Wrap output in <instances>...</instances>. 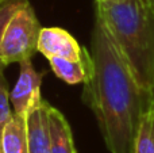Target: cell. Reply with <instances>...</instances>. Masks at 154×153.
<instances>
[{
	"label": "cell",
	"instance_id": "cell-1",
	"mask_svg": "<svg viewBox=\"0 0 154 153\" xmlns=\"http://www.w3.org/2000/svg\"><path fill=\"white\" fill-rule=\"evenodd\" d=\"M89 53L92 69L82 99L95 114L109 153H134L141 121L153 107L152 94L139 86L97 14Z\"/></svg>",
	"mask_w": 154,
	"mask_h": 153
},
{
	"label": "cell",
	"instance_id": "cell-2",
	"mask_svg": "<svg viewBox=\"0 0 154 153\" xmlns=\"http://www.w3.org/2000/svg\"><path fill=\"white\" fill-rule=\"evenodd\" d=\"M103 19L139 86L154 92V8L142 0H96Z\"/></svg>",
	"mask_w": 154,
	"mask_h": 153
},
{
	"label": "cell",
	"instance_id": "cell-3",
	"mask_svg": "<svg viewBox=\"0 0 154 153\" xmlns=\"http://www.w3.org/2000/svg\"><path fill=\"white\" fill-rule=\"evenodd\" d=\"M39 20L30 2L20 7L5 27L0 45V60L7 67L14 62L31 60L38 52V38L41 33Z\"/></svg>",
	"mask_w": 154,
	"mask_h": 153
},
{
	"label": "cell",
	"instance_id": "cell-4",
	"mask_svg": "<svg viewBox=\"0 0 154 153\" xmlns=\"http://www.w3.org/2000/svg\"><path fill=\"white\" fill-rule=\"evenodd\" d=\"M20 72L15 87L10 92V100L15 114L26 115L27 111L42 100L41 84L42 75L35 70L31 60L19 62Z\"/></svg>",
	"mask_w": 154,
	"mask_h": 153
},
{
	"label": "cell",
	"instance_id": "cell-5",
	"mask_svg": "<svg viewBox=\"0 0 154 153\" xmlns=\"http://www.w3.org/2000/svg\"><path fill=\"white\" fill-rule=\"evenodd\" d=\"M38 52L46 58L82 60L89 54L87 49L81 48L76 38L61 27H42L38 38Z\"/></svg>",
	"mask_w": 154,
	"mask_h": 153
},
{
	"label": "cell",
	"instance_id": "cell-6",
	"mask_svg": "<svg viewBox=\"0 0 154 153\" xmlns=\"http://www.w3.org/2000/svg\"><path fill=\"white\" fill-rule=\"evenodd\" d=\"M49 106L42 99L26 114L29 153H50Z\"/></svg>",
	"mask_w": 154,
	"mask_h": 153
},
{
	"label": "cell",
	"instance_id": "cell-7",
	"mask_svg": "<svg viewBox=\"0 0 154 153\" xmlns=\"http://www.w3.org/2000/svg\"><path fill=\"white\" fill-rule=\"evenodd\" d=\"M49 127H50V153H77L73 141L72 129L60 110L49 106Z\"/></svg>",
	"mask_w": 154,
	"mask_h": 153
},
{
	"label": "cell",
	"instance_id": "cell-8",
	"mask_svg": "<svg viewBox=\"0 0 154 153\" xmlns=\"http://www.w3.org/2000/svg\"><path fill=\"white\" fill-rule=\"evenodd\" d=\"M51 70L58 79L68 84H79L85 83L91 75L92 69V60L91 53L82 60H68L53 57L49 58Z\"/></svg>",
	"mask_w": 154,
	"mask_h": 153
},
{
	"label": "cell",
	"instance_id": "cell-9",
	"mask_svg": "<svg viewBox=\"0 0 154 153\" xmlns=\"http://www.w3.org/2000/svg\"><path fill=\"white\" fill-rule=\"evenodd\" d=\"M2 153H29L26 115L14 113L2 134Z\"/></svg>",
	"mask_w": 154,
	"mask_h": 153
},
{
	"label": "cell",
	"instance_id": "cell-10",
	"mask_svg": "<svg viewBox=\"0 0 154 153\" xmlns=\"http://www.w3.org/2000/svg\"><path fill=\"white\" fill-rule=\"evenodd\" d=\"M134 153H154V107L145 113L141 121Z\"/></svg>",
	"mask_w": 154,
	"mask_h": 153
},
{
	"label": "cell",
	"instance_id": "cell-11",
	"mask_svg": "<svg viewBox=\"0 0 154 153\" xmlns=\"http://www.w3.org/2000/svg\"><path fill=\"white\" fill-rule=\"evenodd\" d=\"M10 100V91H8L7 80L4 79L3 72H0V146H2V134L5 125L10 122L14 115V110L11 107ZM2 153V149H0Z\"/></svg>",
	"mask_w": 154,
	"mask_h": 153
},
{
	"label": "cell",
	"instance_id": "cell-12",
	"mask_svg": "<svg viewBox=\"0 0 154 153\" xmlns=\"http://www.w3.org/2000/svg\"><path fill=\"white\" fill-rule=\"evenodd\" d=\"M29 0H0V45H2L3 35H4L5 27H7L10 19ZM4 68H5V65L0 60V72H3Z\"/></svg>",
	"mask_w": 154,
	"mask_h": 153
},
{
	"label": "cell",
	"instance_id": "cell-13",
	"mask_svg": "<svg viewBox=\"0 0 154 153\" xmlns=\"http://www.w3.org/2000/svg\"><path fill=\"white\" fill-rule=\"evenodd\" d=\"M142 2H145L146 4H152L153 5V0H142Z\"/></svg>",
	"mask_w": 154,
	"mask_h": 153
},
{
	"label": "cell",
	"instance_id": "cell-14",
	"mask_svg": "<svg viewBox=\"0 0 154 153\" xmlns=\"http://www.w3.org/2000/svg\"><path fill=\"white\" fill-rule=\"evenodd\" d=\"M153 107H154V92H153Z\"/></svg>",
	"mask_w": 154,
	"mask_h": 153
},
{
	"label": "cell",
	"instance_id": "cell-15",
	"mask_svg": "<svg viewBox=\"0 0 154 153\" xmlns=\"http://www.w3.org/2000/svg\"><path fill=\"white\" fill-rule=\"evenodd\" d=\"M153 8H154V0H153Z\"/></svg>",
	"mask_w": 154,
	"mask_h": 153
}]
</instances>
